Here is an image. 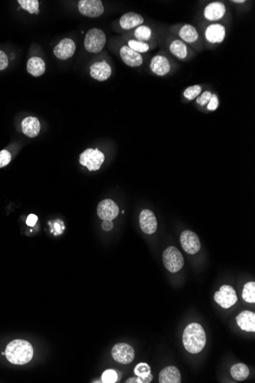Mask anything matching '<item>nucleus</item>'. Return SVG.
<instances>
[{"instance_id":"f257e3e1","label":"nucleus","mask_w":255,"mask_h":383,"mask_svg":"<svg viewBox=\"0 0 255 383\" xmlns=\"http://www.w3.org/2000/svg\"><path fill=\"white\" fill-rule=\"evenodd\" d=\"M6 357L15 365H24L30 362L34 355L33 346L25 340H13L7 345Z\"/></svg>"},{"instance_id":"f03ea898","label":"nucleus","mask_w":255,"mask_h":383,"mask_svg":"<svg viewBox=\"0 0 255 383\" xmlns=\"http://www.w3.org/2000/svg\"><path fill=\"white\" fill-rule=\"evenodd\" d=\"M206 335L203 327L197 323H192L185 328L183 334V343L189 353L196 354L205 347Z\"/></svg>"},{"instance_id":"7ed1b4c3","label":"nucleus","mask_w":255,"mask_h":383,"mask_svg":"<svg viewBox=\"0 0 255 383\" xmlns=\"http://www.w3.org/2000/svg\"><path fill=\"white\" fill-rule=\"evenodd\" d=\"M106 43V34L102 29L97 28L90 29L84 39V47L90 53H100L104 49Z\"/></svg>"},{"instance_id":"20e7f679","label":"nucleus","mask_w":255,"mask_h":383,"mask_svg":"<svg viewBox=\"0 0 255 383\" xmlns=\"http://www.w3.org/2000/svg\"><path fill=\"white\" fill-rule=\"evenodd\" d=\"M104 161V154L98 148H87L80 155V163L90 171L100 169Z\"/></svg>"},{"instance_id":"39448f33","label":"nucleus","mask_w":255,"mask_h":383,"mask_svg":"<svg viewBox=\"0 0 255 383\" xmlns=\"http://www.w3.org/2000/svg\"><path fill=\"white\" fill-rule=\"evenodd\" d=\"M163 262L166 269L173 273L179 272L184 265L183 255L178 249L174 247H168L164 250Z\"/></svg>"},{"instance_id":"423d86ee","label":"nucleus","mask_w":255,"mask_h":383,"mask_svg":"<svg viewBox=\"0 0 255 383\" xmlns=\"http://www.w3.org/2000/svg\"><path fill=\"white\" fill-rule=\"evenodd\" d=\"M78 10L81 15L90 18L101 17L105 11L101 0H81L78 3Z\"/></svg>"},{"instance_id":"0eeeda50","label":"nucleus","mask_w":255,"mask_h":383,"mask_svg":"<svg viewBox=\"0 0 255 383\" xmlns=\"http://www.w3.org/2000/svg\"><path fill=\"white\" fill-rule=\"evenodd\" d=\"M214 299L217 304L227 309L235 304L237 301V297L235 290L232 287L225 285L220 288L219 291L215 292Z\"/></svg>"},{"instance_id":"6e6552de","label":"nucleus","mask_w":255,"mask_h":383,"mask_svg":"<svg viewBox=\"0 0 255 383\" xmlns=\"http://www.w3.org/2000/svg\"><path fill=\"white\" fill-rule=\"evenodd\" d=\"M135 355L133 347L127 343H117L112 349L113 359L119 363H131L135 359Z\"/></svg>"},{"instance_id":"1a4fd4ad","label":"nucleus","mask_w":255,"mask_h":383,"mask_svg":"<svg viewBox=\"0 0 255 383\" xmlns=\"http://www.w3.org/2000/svg\"><path fill=\"white\" fill-rule=\"evenodd\" d=\"M180 243L183 250L188 254L193 255L200 250L201 243L195 233L185 231L180 235Z\"/></svg>"},{"instance_id":"9d476101","label":"nucleus","mask_w":255,"mask_h":383,"mask_svg":"<svg viewBox=\"0 0 255 383\" xmlns=\"http://www.w3.org/2000/svg\"><path fill=\"white\" fill-rule=\"evenodd\" d=\"M119 208L111 199L102 201L97 207V214L103 221H113L119 215Z\"/></svg>"},{"instance_id":"9b49d317","label":"nucleus","mask_w":255,"mask_h":383,"mask_svg":"<svg viewBox=\"0 0 255 383\" xmlns=\"http://www.w3.org/2000/svg\"><path fill=\"white\" fill-rule=\"evenodd\" d=\"M226 36V29L220 23H212L205 30V40L210 44H221Z\"/></svg>"},{"instance_id":"f8f14e48","label":"nucleus","mask_w":255,"mask_h":383,"mask_svg":"<svg viewBox=\"0 0 255 383\" xmlns=\"http://www.w3.org/2000/svg\"><path fill=\"white\" fill-rule=\"evenodd\" d=\"M226 7L222 2L215 1L209 3L203 10V17L209 22H217L225 17Z\"/></svg>"},{"instance_id":"ddd939ff","label":"nucleus","mask_w":255,"mask_h":383,"mask_svg":"<svg viewBox=\"0 0 255 383\" xmlns=\"http://www.w3.org/2000/svg\"><path fill=\"white\" fill-rule=\"evenodd\" d=\"M150 69L155 75L164 77L170 73L171 65L167 57L161 55H156L151 58V62H150Z\"/></svg>"},{"instance_id":"4468645a","label":"nucleus","mask_w":255,"mask_h":383,"mask_svg":"<svg viewBox=\"0 0 255 383\" xmlns=\"http://www.w3.org/2000/svg\"><path fill=\"white\" fill-rule=\"evenodd\" d=\"M141 231L146 234H154L157 229V221L155 215L150 210H143L139 216Z\"/></svg>"},{"instance_id":"2eb2a0df","label":"nucleus","mask_w":255,"mask_h":383,"mask_svg":"<svg viewBox=\"0 0 255 383\" xmlns=\"http://www.w3.org/2000/svg\"><path fill=\"white\" fill-rule=\"evenodd\" d=\"M112 68L106 61H99L90 67V76L93 79L103 82L110 78Z\"/></svg>"},{"instance_id":"dca6fc26","label":"nucleus","mask_w":255,"mask_h":383,"mask_svg":"<svg viewBox=\"0 0 255 383\" xmlns=\"http://www.w3.org/2000/svg\"><path fill=\"white\" fill-rule=\"evenodd\" d=\"M75 51V42L71 39H64L56 45L54 54L58 59L67 60L74 55Z\"/></svg>"},{"instance_id":"f3484780","label":"nucleus","mask_w":255,"mask_h":383,"mask_svg":"<svg viewBox=\"0 0 255 383\" xmlns=\"http://www.w3.org/2000/svg\"><path fill=\"white\" fill-rule=\"evenodd\" d=\"M119 53L124 63L128 66L137 68L143 64V57L141 54L132 50L128 45L122 46Z\"/></svg>"},{"instance_id":"a211bd4d","label":"nucleus","mask_w":255,"mask_h":383,"mask_svg":"<svg viewBox=\"0 0 255 383\" xmlns=\"http://www.w3.org/2000/svg\"><path fill=\"white\" fill-rule=\"evenodd\" d=\"M144 21L145 20L141 15L134 12H129L122 15V17L119 20V24L122 29L125 30H130L141 26L144 23Z\"/></svg>"},{"instance_id":"6ab92c4d","label":"nucleus","mask_w":255,"mask_h":383,"mask_svg":"<svg viewBox=\"0 0 255 383\" xmlns=\"http://www.w3.org/2000/svg\"><path fill=\"white\" fill-rule=\"evenodd\" d=\"M238 327L247 332L255 331V314L251 311H244L236 317Z\"/></svg>"},{"instance_id":"aec40b11","label":"nucleus","mask_w":255,"mask_h":383,"mask_svg":"<svg viewBox=\"0 0 255 383\" xmlns=\"http://www.w3.org/2000/svg\"><path fill=\"white\" fill-rule=\"evenodd\" d=\"M178 36L180 40L189 45L196 43L199 39L197 29L194 26L189 24H184L181 26L178 32Z\"/></svg>"},{"instance_id":"412c9836","label":"nucleus","mask_w":255,"mask_h":383,"mask_svg":"<svg viewBox=\"0 0 255 383\" xmlns=\"http://www.w3.org/2000/svg\"><path fill=\"white\" fill-rule=\"evenodd\" d=\"M160 383H180L181 382V375L177 367H165L159 374Z\"/></svg>"},{"instance_id":"4be33fe9","label":"nucleus","mask_w":255,"mask_h":383,"mask_svg":"<svg viewBox=\"0 0 255 383\" xmlns=\"http://www.w3.org/2000/svg\"><path fill=\"white\" fill-rule=\"evenodd\" d=\"M22 129L23 133L30 138H34L39 135L41 130V124L39 119L33 116H29L22 122Z\"/></svg>"},{"instance_id":"5701e85b","label":"nucleus","mask_w":255,"mask_h":383,"mask_svg":"<svg viewBox=\"0 0 255 383\" xmlns=\"http://www.w3.org/2000/svg\"><path fill=\"white\" fill-rule=\"evenodd\" d=\"M169 51L177 59L184 60L189 55L187 45L180 39H174L169 45Z\"/></svg>"},{"instance_id":"b1692460","label":"nucleus","mask_w":255,"mask_h":383,"mask_svg":"<svg viewBox=\"0 0 255 383\" xmlns=\"http://www.w3.org/2000/svg\"><path fill=\"white\" fill-rule=\"evenodd\" d=\"M46 70L45 61L38 57H33L28 61L27 71L31 75L40 77Z\"/></svg>"},{"instance_id":"393cba45","label":"nucleus","mask_w":255,"mask_h":383,"mask_svg":"<svg viewBox=\"0 0 255 383\" xmlns=\"http://www.w3.org/2000/svg\"><path fill=\"white\" fill-rule=\"evenodd\" d=\"M151 367L146 362H140L134 369V372L137 376L141 378V383H150L153 380Z\"/></svg>"},{"instance_id":"a878e982","label":"nucleus","mask_w":255,"mask_h":383,"mask_svg":"<svg viewBox=\"0 0 255 383\" xmlns=\"http://www.w3.org/2000/svg\"><path fill=\"white\" fill-rule=\"evenodd\" d=\"M231 374L237 381H244L249 376L248 367L244 363H237L231 368Z\"/></svg>"},{"instance_id":"bb28decb","label":"nucleus","mask_w":255,"mask_h":383,"mask_svg":"<svg viewBox=\"0 0 255 383\" xmlns=\"http://www.w3.org/2000/svg\"><path fill=\"white\" fill-rule=\"evenodd\" d=\"M152 29L149 26H143V25L137 27L134 32L135 39L140 42H147L148 41L151 40V38H152Z\"/></svg>"},{"instance_id":"cd10ccee","label":"nucleus","mask_w":255,"mask_h":383,"mask_svg":"<svg viewBox=\"0 0 255 383\" xmlns=\"http://www.w3.org/2000/svg\"><path fill=\"white\" fill-rule=\"evenodd\" d=\"M242 298L248 303L255 302V282H250L245 284L243 288Z\"/></svg>"},{"instance_id":"c85d7f7f","label":"nucleus","mask_w":255,"mask_h":383,"mask_svg":"<svg viewBox=\"0 0 255 383\" xmlns=\"http://www.w3.org/2000/svg\"><path fill=\"white\" fill-rule=\"evenodd\" d=\"M128 46L132 50L138 53H145L150 49L149 45L147 42H140V41L132 39L128 42Z\"/></svg>"},{"instance_id":"c756f323","label":"nucleus","mask_w":255,"mask_h":383,"mask_svg":"<svg viewBox=\"0 0 255 383\" xmlns=\"http://www.w3.org/2000/svg\"><path fill=\"white\" fill-rule=\"evenodd\" d=\"M202 93V87L199 84L190 86L185 89L183 91V97L188 100H193L199 97Z\"/></svg>"},{"instance_id":"7c9ffc66","label":"nucleus","mask_w":255,"mask_h":383,"mask_svg":"<svg viewBox=\"0 0 255 383\" xmlns=\"http://www.w3.org/2000/svg\"><path fill=\"white\" fill-rule=\"evenodd\" d=\"M18 3L23 10H27L31 14H34L39 10V2L38 0H19Z\"/></svg>"},{"instance_id":"2f4dec72","label":"nucleus","mask_w":255,"mask_h":383,"mask_svg":"<svg viewBox=\"0 0 255 383\" xmlns=\"http://www.w3.org/2000/svg\"><path fill=\"white\" fill-rule=\"evenodd\" d=\"M117 372L114 369H107L102 375V381L103 383H115L118 381Z\"/></svg>"},{"instance_id":"473e14b6","label":"nucleus","mask_w":255,"mask_h":383,"mask_svg":"<svg viewBox=\"0 0 255 383\" xmlns=\"http://www.w3.org/2000/svg\"><path fill=\"white\" fill-rule=\"evenodd\" d=\"M212 94L209 90H205L202 94L199 96L196 99V103L200 106H203L208 104L212 98Z\"/></svg>"},{"instance_id":"72a5a7b5","label":"nucleus","mask_w":255,"mask_h":383,"mask_svg":"<svg viewBox=\"0 0 255 383\" xmlns=\"http://www.w3.org/2000/svg\"><path fill=\"white\" fill-rule=\"evenodd\" d=\"M11 159L12 156L10 151H7V150H3V151H0V168L10 164Z\"/></svg>"},{"instance_id":"f704fd0d","label":"nucleus","mask_w":255,"mask_h":383,"mask_svg":"<svg viewBox=\"0 0 255 383\" xmlns=\"http://www.w3.org/2000/svg\"><path fill=\"white\" fill-rule=\"evenodd\" d=\"M218 106H219V100H218V96L212 94L210 101L207 104V110L209 111H215L218 109Z\"/></svg>"},{"instance_id":"c9c22d12","label":"nucleus","mask_w":255,"mask_h":383,"mask_svg":"<svg viewBox=\"0 0 255 383\" xmlns=\"http://www.w3.org/2000/svg\"><path fill=\"white\" fill-rule=\"evenodd\" d=\"M9 60L7 54L0 51V71L5 70L8 67Z\"/></svg>"},{"instance_id":"e433bc0d","label":"nucleus","mask_w":255,"mask_h":383,"mask_svg":"<svg viewBox=\"0 0 255 383\" xmlns=\"http://www.w3.org/2000/svg\"><path fill=\"white\" fill-rule=\"evenodd\" d=\"M38 217L36 216V215H35V214H30L29 217H28L27 220H26V224H27L28 226H29V227H34L35 225H36V223H37L38 221Z\"/></svg>"},{"instance_id":"4c0bfd02","label":"nucleus","mask_w":255,"mask_h":383,"mask_svg":"<svg viewBox=\"0 0 255 383\" xmlns=\"http://www.w3.org/2000/svg\"><path fill=\"white\" fill-rule=\"evenodd\" d=\"M113 227H114V224L112 222V221H103V223L102 224V227L105 231H110Z\"/></svg>"},{"instance_id":"58836bf2","label":"nucleus","mask_w":255,"mask_h":383,"mask_svg":"<svg viewBox=\"0 0 255 383\" xmlns=\"http://www.w3.org/2000/svg\"><path fill=\"white\" fill-rule=\"evenodd\" d=\"M231 3H234V4H242L246 3V1L245 0H233V1H231Z\"/></svg>"},{"instance_id":"ea45409f","label":"nucleus","mask_w":255,"mask_h":383,"mask_svg":"<svg viewBox=\"0 0 255 383\" xmlns=\"http://www.w3.org/2000/svg\"><path fill=\"white\" fill-rule=\"evenodd\" d=\"M38 13H39V10H38V11L36 12V14L37 15Z\"/></svg>"},{"instance_id":"a19ab883","label":"nucleus","mask_w":255,"mask_h":383,"mask_svg":"<svg viewBox=\"0 0 255 383\" xmlns=\"http://www.w3.org/2000/svg\"><path fill=\"white\" fill-rule=\"evenodd\" d=\"M2 355H6V353H2Z\"/></svg>"}]
</instances>
